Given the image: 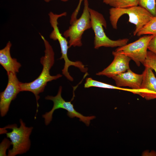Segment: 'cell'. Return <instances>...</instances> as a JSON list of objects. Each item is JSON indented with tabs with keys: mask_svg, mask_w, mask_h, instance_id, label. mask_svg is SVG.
<instances>
[{
	"mask_svg": "<svg viewBox=\"0 0 156 156\" xmlns=\"http://www.w3.org/2000/svg\"><path fill=\"white\" fill-rule=\"evenodd\" d=\"M45 46L44 55L40 59V62L43 66L42 71L38 77L33 81L29 83H20L21 91H29L35 96L37 106L36 114L39 107L38 100L39 94L43 92L47 83L61 77L62 75L58 74L55 75H50V70L54 64L55 54L53 49L49 42L42 35H40Z\"/></svg>",
	"mask_w": 156,
	"mask_h": 156,
	"instance_id": "cell-1",
	"label": "cell"
},
{
	"mask_svg": "<svg viewBox=\"0 0 156 156\" xmlns=\"http://www.w3.org/2000/svg\"><path fill=\"white\" fill-rule=\"evenodd\" d=\"M109 14L110 22L114 29H117L118 22L121 16L125 14L128 15L129 22L135 26L133 32L134 36L153 17L146 9L139 5L124 8L112 7L109 10Z\"/></svg>",
	"mask_w": 156,
	"mask_h": 156,
	"instance_id": "cell-2",
	"label": "cell"
},
{
	"mask_svg": "<svg viewBox=\"0 0 156 156\" xmlns=\"http://www.w3.org/2000/svg\"><path fill=\"white\" fill-rule=\"evenodd\" d=\"M91 24V28L94 34V47L96 49L103 47L114 48L121 47L127 44V38L113 40L106 35L103 27L106 28L107 24L104 16L98 11L89 8Z\"/></svg>",
	"mask_w": 156,
	"mask_h": 156,
	"instance_id": "cell-3",
	"label": "cell"
},
{
	"mask_svg": "<svg viewBox=\"0 0 156 156\" xmlns=\"http://www.w3.org/2000/svg\"><path fill=\"white\" fill-rule=\"evenodd\" d=\"M19 121V127L14 124L6 127L12 129L11 132L6 133L7 137L10 139L12 145V149L8 151V156H15L25 153L30 147L29 137L33 128L26 126L22 119H20Z\"/></svg>",
	"mask_w": 156,
	"mask_h": 156,
	"instance_id": "cell-4",
	"label": "cell"
},
{
	"mask_svg": "<svg viewBox=\"0 0 156 156\" xmlns=\"http://www.w3.org/2000/svg\"><path fill=\"white\" fill-rule=\"evenodd\" d=\"M83 1L84 8L81 16L70 24L71 26L63 33L65 38L69 39V48L81 46L83 34L86 30L91 28L88 1L83 0Z\"/></svg>",
	"mask_w": 156,
	"mask_h": 156,
	"instance_id": "cell-5",
	"label": "cell"
},
{
	"mask_svg": "<svg viewBox=\"0 0 156 156\" xmlns=\"http://www.w3.org/2000/svg\"><path fill=\"white\" fill-rule=\"evenodd\" d=\"M62 87L60 86L57 94L55 96H47L45 97L46 100L52 101L53 105L50 111L46 112L42 116L44 119V123L46 125H48L52 119L53 114L54 111L59 109H63L67 111V115L71 118L76 117L78 118L80 121L84 122L87 126H88L90 120L95 118L94 116H84L77 111L74 107L71 101H66L62 97L61 94Z\"/></svg>",
	"mask_w": 156,
	"mask_h": 156,
	"instance_id": "cell-6",
	"label": "cell"
},
{
	"mask_svg": "<svg viewBox=\"0 0 156 156\" xmlns=\"http://www.w3.org/2000/svg\"><path fill=\"white\" fill-rule=\"evenodd\" d=\"M67 13L64 12L59 14L54 13L51 12L49 13V22L53 30L50 34V38L54 40H57L60 44L62 54L61 56L59 59L60 60L63 59L64 61V68L62 70V73L65 74H67L69 73L68 69L70 66H73L77 68H78L80 65L79 61L75 62L72 61L68 58L67 55L68 50L69 48L68 42L64 36L62 35L60 33L58 25V18L63 16L66 15Z\"/></svg>",
	"mask_w": 156,
	"mask_h": 156,
	"instance_id": "cell-7",
	"label": "cell"
},
{
	"mask_svg": "<svg viewBox=\"0 0 156 156\" xmlns=\"http://www.w3.org/2000/svg\"><path fill=\"white\" fill-rule=\"evenodd\" d=\"M154 35H146L135 41L116 49L115 51L123 54L133 60L138 66L143 64L146 58L149 42Z\"/></svg>",
	"mask_w": 156,
	"mask_h": 156,
	"instance_id": "cell-8",
	"label": "cell"
},
{
	"mask_svg": "<svg viewBox=\"0 0 156 156\" xmlns=\"http://www.w3.org/2000/svg\"><path fill=\"white\" fill-rule=\"evenodd\" d=\"M8 81L7 86L0 94V112L1 117L5 116L8 111L11 101L20 92V82L16 74L7 73Z\"/></svg>",
	"mask_w": 156,
	"mask_h": 156,
	"instance_id": "cell-9",
	"label": "cell"
},
{
	"mask_svg": "<svg viewBox=\"0 0 156 156\" xmlns=\"http://www.w3.org/2000/svg\"><path fill=\"white\" fill-rule=\"evenodd\" d=\"M112 54L114 56L112 62L103 70L97 73L96 75L112 78L130 68L129 64L131 59L129 57L115 51Z\"/></svg>",
	"mask_w": 156,
	"mask_h": 156,
	"instance_id": "cell-10",
	"label": "cell"
},
{
	"mask_svg": "<svg viewBox=\"0 0 156 156\" xmlns=\"http://www.w3.org/2000/svg\"><path fill=\"white\" fill-rule=\"evenodd\" d=\"M145 67L142 81L137 94L147 100L156 99V77L151 68Z\"/></svg>",
	"mask_w": 156,
	"mask_h": 156,
	"instance_id": "cell-11",
	"label": "cell"
},
{
	"mask_svg": "<svg viewBox=\"0 0 156 156\" xmlns=\"http://www.w3.org/2000/svg\"><path fill=\"white\" fill-rule=\"evenodd\" d=\"M115 81L116 86L129 87L134 90L140 89L143 79L142 73L139 74L132 71L130 68L126 71L119 74L112 78Z\"/></svg>",
	"mask_w": 156,
	"mask_h": 156,
	"instance_id": "cell-12",
	"label": "cell"
},
{
	"mask_svg": "<svg viewBox=\"0 0 156 156\" xmlns=\"http://www.w3.org/2000/svg\"><path fill=\"white\" fill-rule=\"evenodd\" d=\"M12 44L8 41L6 46L0 50V64L6 70L7 73L16 74L19 72L21 64L15 58L11 56L10 50Z\"/></svg>",
	"mask_w": 156,
	"mask_h": 156,
	"instance_id": "cell-13",
	"label": "cell"
},
{
	"mask_svg": "<svg viewBox=\"0 0 156 156\" xmlns=\"http://www.w3.org/2000/svg\"><path fill=\"white\" fill-rule=\"evenodd\" d=\"M103 2L112 8H118L138 5V0H103Z\"/></svg>",
	"mask_w": 156,
	"mask_h": 156,
	"instance_id": "cell-14",
	"label": "cell"
},
{
	"mask_svg": "<svg viewBox=\"0 0 156 156\" xmlns=\"http://www.w3.org/2000/svg\"><path fill=\"white\" fill-rule=\"evenodd\" d=\"M85 88H88L91 87H96L100 88L116 89L124 90H127L126 88H124L118 87L109 84L98 81L94 80L91 78H88L86 79L84 85Z\"/></svg>",
	"mask_w": 156,
	"mask_h": 156,
	"instance_id": "cell-15",
	"label": "cell"
},
{
	"mask_svg": "<svg viewBox=\"0 0 156 156\" xmlns=\"http://www.w3.org/2000/svg\"><path fill=\"white\" fill-rule=\"evenodd\" d=\"M146 34L156 35V16H153L136 35L140 36Z\"/></svg>",
	"mask_w": 156,
	"mask_h": 156,
	"instance_id": "cell-16",
	"label": "cell"
},
{
	"mask_svg": "<svg viewBox=\"0 0 156 156\" xmlns=\"http://www.w3.org/2000/svg\"><path fill=\"white\" fill-rule=\"evenodd\" d=\"M138 5L146 9L153 16H156V0H138Z\"/></svg>",
	"mask_w": 156,
	"mask_h": 156,
	"instance_id": "cell-17",
	"label": "cell"
},
{
	"mask_svg": "<svg viewBox=\"0 0 156 156\" xmlns=\"http://www.w3.org/2000/svg\"><path fill=\"white\" fill-rule=\"evenodd\" d=\"M143 65L145 67H149L154 70L156 75V54L148 51Z\"/></svg>",
	"mask_w": 156,
	"mask_h": 156,
	"instance_id": "cell-18",
	"label": "cell"
},
{
	"mask_svg": "<svg viewBox=\"0 0 156 156\" xmlns=\"http://www.w3.org/2000/svg\"><path fill=\"white\" fill-rule=\"evenodd\" d=\"M12 145L11 141L7 138L4 139L0 144V155L6 156V151Z\"/></svg>",
	"mask_w": 156,
	"mask_h": 156,
	"instance_id": "cell-19",
	"label": "cell"
},
{
	"mask_svg": "<svg viewBox=\"0 0 156 156\" xmlns=\"http://www.w3.org/2000/svg\"><path fill=\"white\" fill-rule=\"evenodd\" d=\"M148 49L156 54V35H154L150 41L148 46Z\"/></svg>",
	"mask_w": 156,
	"mask_h": 156,
	"instance_id": "cell-20",
	"label": "cell"
},
{
	"mask_svg": "<svg viewBox=\"0 0 156 156\" xmlns=\"http://www.w3.org/2000/svg\"><path fill=\"white\" fill-rule=\"evenodd\" d=\"M83 0H79L78 4L75 10L72 13L70 18V23H72L75 21L77 19V16L80 10L81 5Z\"/></svg>",
	"mask_w": 156,
	"mask_h": 156,
	"instance_id": "cell-21",
	"label": "cell"
},
{
	"mask_svg": "<svg viewBox=\"0 0 156 156\" xmlns=\"http://www.w3.org/2000/svg\"><path fill=\"white\" fill-rule=\"evenodd\" d=\"M144 155L146 156H156V152L154 151H151L149 152L148 151H145V152L144 153Z\"/></svg>",
	"mask_w": 156,
	"mask_h": 156,
	"instance_id": "cell-22",
	"label": "cell"
},
{
	"mask_svg": "<svg viewBox=\"0 0 156 156\" xmlns=\"http://www.w3.org/2000/svg\"><path fill=\"white\" fill-rule=\"evenodd\" d=\"M52 0H44V1L46 2H49Z\"/></svg>",
	"mask_w": 156,
	"mask_h": 156,
	"instance_id": "cell-23",
	"label": "cell"
},
{
	"mask_svg": "<svg viewBox=\"0 0 156 156\" xmlns=\"http://www.w3.org/2000/svg\"><path fill=\"white\" fill-rule=\"evenodd\" d=\"M60 0L63 2H66L68 1V0Z\"/></svg>",
	"mask_w": 156,
	"mask_h": 156,
	"instance_id": "cell-24",
	"label": "cell"
}]
</instances>
